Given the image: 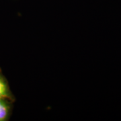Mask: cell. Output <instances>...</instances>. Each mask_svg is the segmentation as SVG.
I'll return each instance as SVG.
<instances>
[{"mask_svg": "<svg viewBox=\"0 0 121 121\" xmlns=\"http://www.w3.org/2000/svg\"><path fill=\"white\" fill-rule=\"evenodd\" d=\"M9 107L4 98H0V121L6 120L9 114Z\"/></svg>", "mask_w": 121, "mask_h": 121, "instance_id": "obj_1", "label": "cell"}, {"mask_svg": "<svg viewBox=\"0 0 121 121\" xmlns=\"http://www.w3.org/2000/svg\"><path fill=\"white\" fill-rule=\"evenodd\" d=\"M10 96L8 87L5 81L0 77V98H9Z\"/></svg>", "mask_w": 121, "mask_h": 121, "instance_id": "obj_2", "label": "cell"}]
</instances>
